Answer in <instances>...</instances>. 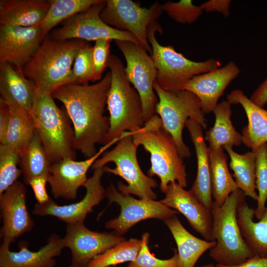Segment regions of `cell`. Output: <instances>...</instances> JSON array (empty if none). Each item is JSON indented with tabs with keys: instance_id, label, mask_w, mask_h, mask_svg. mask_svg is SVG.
<instances>
[{
	"instance_id": "obj_1",
	"label": "cell",
	"mask_w": 267,
	"mask_h": 267,
	"mask_svg": "<svg viewBox=\"0 0 267 267\" xmlns=\"http://www.w3.org/2000/svg\"><path fill=\"white\" fill-rule=\"evenodd\" d=\"M111 81L108 71L94 84H66L51 94L64 105L73 125L75 148L86 159L97 153V144H106L110 123L104 113Z\"/></svg>"
},
{
	"instance_id": "obj_2",
	"label": "cell",
	"mask_w": 267,
	"mask_h": 267,
	"mask_svg": "<svg viewBox=\"0 0 267 267\" xmlns=\"http://www.w3.org/2000/svg\"><path fill=\"white\" fill-rule=\"evenodd\" d=\"M133 139L137 146H142L150 153L151 167L147 176L159 178L160 189L163 193H166L172 182L186 186L185 166L174 139L163 128L158 115H154L141 129L133 133Z\"/></svg>"
},
{
	"instance_id": "obj_3",
	"label": "cell",
	"mask_w": 267,
	"mask_h": 267,
	"mask_svg": "<svg viewBox=\"0 0 267 267\" xmlns=\"http://www.w3.org/2000/svg\"><path fill=\"white\" fill-rule=\"evenodd\" d=\"M86 41L57 40L46 35L23 72L36 89L52 93L60 87L73 84L72 65L80 47Z\"/></svg>"
},
{
	"instance_id": "obj_4",
	"label": "cell",
	"mask_w": 267,
	"mask_h": 267,
	"mask_svg": "<svg viewBox=\"0 0 267 267\" xmlns=\"http://www.w3.org/2000/svg\"><path fill=\"white\" fill-rule=\"evenodd\" d=\"M30 114L50 163L68 158L75 160L72 123L51 94L36 89Z\"/></svg>"
},
{
	"instance_id": "obj_5",
	"label": "cell",
	"mask_w": 267,
	"mask_h": 267,
	"mask_svg": "<svg viewBox=\"0 0 267 267\" xmlns=\"http://www.w3.org/2000/svg\"><path fill=\"white\" fill-rule=\"evenodd\" d=\"M108 67L111 81L107 97L110 128L106 144L124 132L137 131L145 123L140 96L127 79L123 62L111 54Z\"/></svg>"
},
{
	"instance_id": "obj_6",
	"label": "cell",
	"mask_w": 267,
	"mask_h": 267,
	"mask_svg": "<svg viewBox=\"0 0 267 267\" xmlns=\"http://www.w3.org/2000/svg\"><path fill=\"white\" fill-rule=\"evenodd\" d=\"M245 197L238 188L222 206L213 203L212 235L216 244L210 250V256L218 264L236 265L254 257L241 234L237 219V207Z\"/></svg>"
},
{
	"instance_id": "obj_7",
	"label": "cell",
	"mask_w": 267,
	"mask_h": 267,
	"mask_svg": "<svg viewBox=\"0 0 267 267\" xmlns=\"http://www.w3.org/2000/svg\"><path fill=\"white\" fill-rule=\"evenodd\" d=\"M137 147L133 142V133L124 132L113 149L105 152L94 162L91 169L104 167L105 172L123 178L127 184L119 181L118 189L124 194H134L140 199L155 200L157 195L153 188L158 186V183L144 174L140 168L136 156Z\"/></svg>"
},
{
	"instance_id": "obj_8",
	"label": "cell",
	"mask_w": 267,
	"mask_h": 267,
	"mask_svg": "<svg viewBox=\"0 0 267 267\" xmlns=\"http://www.w3.org/2000/svg\"><path fill=\"white\" fill-rule=\"evenodd\" d=\"M156 32L162 33V29L155 21L148 28L147 40L157 70L156 82L164 90H180L193 77L220 67V62L214 58L204 61H192L176 51L173 46L160 44L155 36Z\"/></svg>"
},
{
	"instance_id": "obj_9",
	"label": "cell",
	"mask_w": 267,
	"mask_h": 267,
	"mask_svg": "<svg viewBox=\"0 0 267 267\" xmlns=\"http://www.w3.org/2000/svg\"><path fill=\"white\" fill-rule=\"evenodd\" d=\"M153 88L158 98L156 113L162 120L163 128L173 137L181 157H189L190 149L184 143L182 135L186 121L192 118L203 129H206L207 126L199 98L186 90H164L156 82Z\"/></svg>"
},
{
	"instance_id": "obj_10",
	"label": "cell",
	"mask_w": 267,
	"mask_h": 267,
	"mask_svg": "<svg viewBox=\"0 0 267 267\" xmlns=\"http://www.w3.org/2000/svg\"><path fill=\"white\" fill-rule=\"evenodd\" d=\"M115 42L126 61L127 78L140 96L145 123L156 114L158 102L153 88L157 76L154 61L138 43L117 40Z\"/></svg>"
},
{
	"instance_id": "obj_11",
	"label": "cell",
	"mask_w": 267,
	"mask_h": 267,
	"mask_svg": "<svg viewBox=\"0 0 267 267\" xmlns=\"http://www.w3.org/2000/svg\"><path fill=\"white\" fill-rule=\"evenodd\" d=\"M162 12L158 1L146 8L131 0H107L100 17L110 26L133 35L140 45L151 54L152 48L147 40L148 28Z\"/></svg>"
},
{
	"instance_id": "obj_12",
	"label": "cell",
	"mask_w": 267,
	"mask_h": 267,
	"mask_svg": "<svg viewBox=\"0 0 267 267\" xmlns=\"http://www.w3.org/2000/svg\"><path fill=\"white\" fill-rule=\"evenodd\" d=\"M106 2L101 0L86 10L64 20L62 26L53 31L49 37L57 40L79 39L87 42L107 39L138 43L132 34L114 28L101 19L100 13Z\"/></svg>"
},
{
	"instance_id": "obj_13",
	"label": "cell",
	"mask_w": 267,
	"mask_h": 267,
	"mask_svg": "<svg viewBox=\"0 0 267 267\" xmlns=\"http://www.w3.org/2000/svg\"><path fill=\"white\" fill-rule=\"evenodd\" d=\"M105 197L111 204L116 203L120 207V213L115 219L107 221L105 227L121 236L139 222L148 219L165 220L178 214V212L153 199H135L120 192L113 184L106 189Z\"/></svg>"
},
{
	"instance_id": "obj_14",
	"label": "cell",
	"mask_w": 267,
	"mask_h": 267,
	"mask_svg": "<svg viewBox=\"0 0 267 267\" xmlns=\"http://www.w3.org/2000/svg\"><path fill=\"white\" fill-rule=\"evenodd\" d=\"M120 137L103 145L93 156L83 161L65 158L51 164L47 176L51 192L55 198L73 200L76 198L78 189L84 186L88 180L87 173L90 167L105 150Z\"/></svg>"
},
{
	"instance_id": "obj_15",
	"label": "cell",
	"mask_w": 267,
	"mask_h": 267,
	"mask_svg": "<svg viewBox=\"0 0 267 267\" xmlns=\"http://www.w3.org/2000/svg\"><path fill=\"white\" fill-rule=\"evenodd\" d=\"M63 239L65 247L71 252V266L75 267H87L95 257L126 240L115 233L91 231L84 223L67 224Z\"/></svg>"
},
{
	"instance_id": "obj_16",
	"label": "cell",
	"mask_w": 267,
	"mask_h": 267,
	"mask_svg": "<svg viewBox=\"0 0 267 267\" xmlns=\"http://www.w3.org/2000/svg\"><path fill=\"white\" fill-rule=\"evenodd\" d=\"M104 167L94 170L92 176L84 185L86 193L80 201L59 205L51 198L45 203L35 205L33 213L38 216H51L68 224L84 223L87 215L105 197L106 189L101 184Z\"/></svg>"
},
{
	"instance_id": "obj_17",
	"label": "cell",
	"mask_w": 267,
	"mask_h": 267,
	"mask_svg": "<svg viewBox=\"0 0 267 267\" xmlns=\"http://www.w3.org/2000/svg\"><path fill=\"white\" fill-rule=\"evenodd\" d=\"M40 26H0V63L23 71L39 49L44 38Z\"/></svg>"
},
{
	"instance_id": "obj_18",
	"label": "cell",
	"mask_w": 267,
	"mask_h": 267,
	"mask_svg": "<svg viewBox=\"0 0 267 267\" xmlns=\"http://www.w3.org/2000/svg\"><path fill=\"white\" fill-rule=\"evenodd\" d=\"M26 195L25 185L17 180L0 195L2 241L11 243L32 229L34 223L27 210Z\"/></svg>"
},
{
	"instance_id": "obj_19",
	"label": "cell",
	"mask_w": 267,
	"mask_h": 267,
	"mask_svg": "<svg viewBox=\"0 0 267 267\" xmlns=\"http://www.w3.org/2000/svg\"><path fill=\"white\" fill-rule=\"evenodd\" d=\"M240 72L238 66L230 61L223 67L193 77L182 86L181 89L195 94L202 112L209 114L214 111L219 98Z\"/></svg>"
},
{
	"instance_id": "obj_20",
	"label": "cell",
	"mask_w": 267,
	"mask_h": 267,
	"mask_svg": "<svg viewBox=\"0 0 267 267\" xmlns=\"http://www.w3.org/2000/svg\"><path fill=\"white\" fill-rule=\"evenodd\" d=\"M177 182L168 187L164 199L160 201L166 206L182 214L190 226L207 241H214L212 235L211 211L202 204L190 191Z\"/></svg>"
},
{
	"instance_id": "obj_21",
	"label": "cell",
	"mask_w": 267,
	"mask_h": 267,
	"mask_svg": "<svg viewBox=\"0 0 267 267\" xmlns=\"http://www.w3.org/2000/svg\"><path fill=\"white\" fill-rule=\"evenodd\" d=\"M10 243L2 241L0 248V267H53L54 258L59 256L65 247L63 238L52 234L47 243L37 251H31L25 241H21L19 251L9 250Z\"/></svg>"
},
{
	"instance_id": "obj_22",
	"label": "cell",
	"mask_w": 267,
	"mask_h": 267,
	"mask_svg": "<svg viewBox=\"0 0 267 267\" xmlns=\"http://www.w3.org/2000/svg\"><path fill=\"white\" fill-rule=\"evenodd\" d=\"M185 127L194 144L197 161L196 177L189 190L202 204L211 211L214 201L212 199L209 148L203 136V128L192 118L188 119Z\"/></svg>"
},
{
	"instance_id": "obj_23",
	"label": "cell",
	"mask_w": 267,
	"mask_h": 267,
	"mask_svg": "<svg viewBox=\"0 0 267 267\" xmlns=\"http://www.w3.org/2000/svg\"><path fill=\"white\" fill-rule=\"evenodd\" d=\"M231 104H240L248 119V124L242 129V143L256 151L267 143V110L254 104L239 89L232 90L227 96Z\"/></svg>"
},
{
	"instance_id": "obj_24",
	"label": "cell",
	"mask_w": 267,
	"mask_h": 267,
	"mask_svg": "<svg viewBox=\"0 0 267 267\" xmlns=\"http://www.w3.org/2000/svg\"><path fill=\"white\" fill-rule=\"evenodd\" d=\"M36 87L23 71L6 63H0V100L15 104L30 113Z\"/></svg>"
},
{
	"instance_id": "obj_25",
	"label": "cell",
	"mask_w": 267,
	"mask_h": 267,
	"mask_svg": "<svg viewBox=\"0 0 267 267\" xmlns=\"http://www.w3.org/2000/svg\"><path fill=\"white\" fill-rule=\"evenodd\" d=\"M49 6V0H0V26H40Z\"/></svg>"
},
{
	"instance_id": "obj_26",
	"label": "cell",
	"mask_w": 267,
	"mask_h": 267,
	"mask_svg": "<svg viewBox=\"0 0 267 267\" xmlns=\"http://www.w3.org/2000/svg\"><path fill=\"white\" fill-rule=\"evenodd\" d=\"M255 209L243 199L237 209V219L241 234L254 256L267 257V204L262 218L254 222Z\"/></svg>"
},
{
	"instance_id": "obj_27",
	"label": "cell",
	"mask_w": 267,
	"mask_h": 267,
	"mask_svg": "<svg viewBox=\"0 0 267 267\" xmlns=\"http://www.w3.org/2000/svg\"><path fill=\"white\" fill-rule=\"evenodd\" d=\"M164 221L177 244L181 267H194L200 257L216 244V241L202 240L193 235L184 228L176 215Z\"/></svg>"
},
{
	"instance_id": "obj_28",
	"label": "cell",
	"mask_w": 267,
	"mask_h": 267,
	"mask_svg": "<svg viewBox=\"0 0 267 267\" xmlns=\"http://www.w3.org/2000/svg\"><path fill=\"white\" fill-rule=\"evenodd\" d=\"M231 105L227 100H223L213 111L215 116V124L206 132L204 137L210 150L225 145L239 146L242 143V134L235 130L230 119Z\"/></svg>"
},
{
	"instance_id": "obj_29",
	"label": "cell",
	"mask_w": 267,
	"mask_h": 267,
	"mask_svg": "<svg viewBox=\"0 0 267 267\" xmlns=\"http://www.w3.org/2000/svg\"><path fill=\"white\" fill-rule=\"evenodd\" d=\"M212 194L214 203L222 206L229 195L238 189L230 174L227 164V157L221 147L209 149Z\"/></svg>"
},
{
	"instance_id": "obj_30",
	"label": "cell",
	"mask_w": 267,
	"mask_h": 267,
	"mask_svg": "<svg viewBox=\"0 0 267 267\" xmlns=\"http://www.w3.org/2000/svg\"><path fill=\"white\" fill-rule=\"evenodd\" d=\"M19 165L24 181L27 184L34 178H47L51 163L36 130L20 151Z\"/></svg>"
},
{
	"instance_id": "obj_31",
	"label": "cell",
	"mask_w": 267,
	"mask_h": 267,
	"mask_svg": "<svg viewBox=\"0 0 267 267\" xmlns=\"http://www.w3.org/2000/svg\"><path fill=\"white\" fill-rule=\"evenodd\" d=\"M222 148L230 157L229 167L233 172L238 188L246 196L257 202L258 196L255 190L256 152L251 151L239 154L232 149L231 146L225 145Z\"/></svg>"
},
{
	"instance_id": "obj_32",
	"label": "cell",
	"mask_w": 267,
	"mask_h": 267,
	"mask_svg": "<svg viewBox=\"0 0 267 267\" xmlns=\"http://www.w3.org/2000/svg\"><path fill=\"white\" fill-rule=\"evenodd\" d=\"M10 120L7 132L1 144L11 146L20 152L36 130L33 119L29 112L15 104L8 105Z\"/></svg>"
},
{
	"instance_id": "obj_33",
	"label": "cell",
	"mask_w": 267,
	"mask_h": 267,
	"mask_svg": "<svg viewBox=\"0 0 267 267\" xmlns=\"http://www.w3.org/2000/svg\"><path fill=\"white\" fill-rule=\"evenodd\" d=\"M101 0H49L48 12L40 25L44 37L61 22L84 11Z\"/></svg>"
},
{
	"instance_id": "obj_34",
	"label": "cell",
	"mask_w": 267,
	"mask_h": 267,
	"mask_svg": "<svg viewBox=\"0 0 267 267\" xmlns=\"http://www.w3.org/2000/svg\"><path fill=\"white\" fill-rule=\"evenodd\" d=\"M141 239L131 238L124 240L97 256L87 267H107L135 260L140 250Z\"/></svg>"
},
{
	"instance_id": "obj_35",
	"label": "cell",
	"mask_w": 267,
	"mask_h": 267,
	"mask_svg": "<svg viewBox=\"0 0 267 267\" xmlns=\"http://www.w3.org/2000/svg\"><path fill=\"white\" fill-rule=\"evenodd\" d=\"M20 153L7 145L0 144V195L18 180L22 174L21 170L17 167Z\"/></svg>"
},
{
	"instance_id": "obj_36",
	"label": "cell",
	"mask_w": 267,
	"mask_h": 267,
	"mask_svg": "<svg viewBox=\"0 0 267 267\" xmlns=\"http://www.w3.org/2000/svg\"><path fill=\"white\" fill-rule=\"evenodd\" d=\"M256 188L258 191L255 216L260 220L265 211L267 202V145H261L256 151Z\"/></svg>"
},
{
	"instance_id": "obj_37",
	"label": "cell",
	"mask_w": 267,
	"mask_h": 267,
	"mask_svg": "<svg viewBox=\"0 0 267 267\" xmlns=\"http://www.w3.org/2000/svg\"><path fill=\"white\" fill-rule=\"evenodd\" d=\"M93 46L86 42L79 49L72 69L73 84L88 85L94 82L92 59Z\"/></svg>"
},
{
	"instance_id": "obj_38",
	"label": "cell",
	"mask_w": 267,
	"mask_h": 267,
	"mask_svg": "<svg viewBox=\"0 0 267 267\" xmlns=\"http://www.w3.org/2000/svg\"><path fill=\"white\" fill-rule=\"evenodd\" d=\"M161 6L162 11L170 18L182 24L194 23L203 11L200 5L193 4L191 0H180L178 2L169 1Z\"/></svg>"
},
{
	"instance_id": "obj_39",
	"label": "cell",
	"mask_w": 267,
	"mask_h": 267,
	"mask_svg": "<svg viewBox=\"0 0 267 267\" xmlns=\"http://www.w3.org/2000/svg\"><path fill=\"white\" fill-rule=\"evenodd\" d=\"M149 233L144 232L141 236V246L135 260L130 262L127 267H181L177 250L169 259L161 260L152 254L148 247Z\"/></svg>"
},
{
	"instance_id": "obj_40",
	"label": "cell",
	"mask_w": 267,
	"mask_h": 267,
	"mask_svg": "<svg viewBox=\"0 0 267 267\" xmlns=\"http://www.w3.org/2000/svg\"><path fill=\"white\" fill-rule=\"evenodd\" d=\"M112 41L110 39H100L95 41L92 50L94 82L99 81L102 79V73L108 66Z\"/></svg>"
},
{
	"instance_id": "obj_41",
	"label": "cell",
	"mask_w": 267,
	"mask_h": 267,
	"mask_svg": "<svg viewBox=\"0 0 267 267\" xmlns=\"http://www.w3.org/2000/svg\"><path fill=\"white\" fill-rule=\"evenodd\" d=\"M46 182H47V178L43 176L33 178L28 184L32 187L35 197L39 204L45 203L50 199L46 189Z\"/></svg>"
},
{
	"instance_id": "obj_42",
	"label": "cell",
	"mask_w": 267,
	"mask_h": 267,
	"mask_svg": "<svg viewBox=\"0 0 267 267\" xmlns=\"http://www.w3.org/2000/svg\"><path fill=\"white\" fill-rule=\"evenodd\" d=\"M230 0H210L202 3L200 6L203 11L206 12H218L222 13L225 17L229 16Z\"/></svg>"
},
{
	"instance_id": "obj_43",
	"label": "cell",
	"mask_w": 267,
	"mask_h": 267,
	"mask_svg": "<svg viewBox=\"0 0 267 267\" xmlns=\"http://www.w3.org/2000/svg\"><path fill=\"white\" fill-rule=\"evenodd\" d=\"M257 106L263 108L267 103V78L257 87L250 97Z\"/></svg>"
},
{
	"instance_id": "obj_44",
	"label": "cell",
	"mask_w": 267,
	"mask_h": 267,
	"mask_svg": "<svg viewBox=\"0 0 267 267\" xmlns=\"http://www.w3.org/2000/svg\"><path fill=\"white\" fill-rule=\"evenodd\" d=\"M10 111L7 104L0 100V142L5 136L9 126Z\"/></svg>"
},
{
	"instance_id": "obj_45",
	"label": "cell",
	"mask_w": 267,
	"mask_h": 267,
	"mask_svg": "<svg viewBox=\"0 0 267 267\" xmlns=\"http://www.w3.org/2000/svg\"><path fill=\"white\" fill-rule=\"evenodd\" d=\"M215 266L216 267H267V257L254 256L238 265L227 266L218 264Z\"/></svg>"
},
{
	"instance_id": "obj_46",
	"label": "cell",
	"mask_w": 267,
	"mask_h": 267,
	"mask_svg": "<svg viewBox=\"0 0 267 267\" xmlns=\"http://www.w3.org/2000/svg\"><path fill=\"white\" fill-rule=\"evenodd\" d=\"M198 267H216V266L212 264H209L207 265H204Z\"/></svg>"
},
{
	"instance_id": "obj_47",
	"label": "cell",
	"mask_w": 267,
	"mask_h": 267,
	"mask_svg": "<svg viewBox=\"0 0 267 267\" xmlns=\"http://www.w3.org/2000/svg\"><path fill=\"white\" fill-rule=\"evenodd\" d=\"M70 267H75L71 266ZM111 267V266H110V267Z\"/></svg>"
},
{
	"instance_id": "obj_48",
	"label": "cell",
	"mask_w": 267,
	"mask_h": 267,
	"mask_svg": "<svg viewBox=\"0 0 267 267\" xmlns=\"http://www.w3.org/2000/svg\"></svg>"
}]
</instances>
